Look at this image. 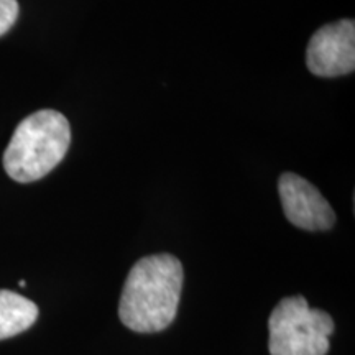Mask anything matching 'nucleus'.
Listing matches in <instances>:
<instances>
[{"label": "nucleus", "mask_w": 355, "mask_h": 355, "mask_svg": "<svg viewBox=\"0 0 355 355\" xmlns=\"http://www.w3.org/2000/svg\"><path fill=\"white\" fill-rule=\"evenodd\" d=\"M183 279V265L175 255L140 259L128 273L119 303L123 326L141 334L166 329L176 318Z\"/></svg>", "instance_id": "obj_1"}, {"label": "nucleus", "mask_w": 355, "mask_h": 355, "mask_svg": "<svg viewBox=\"0 0 355 355\" xmlns=\"http://www.w3.org/2000/svg\"><path fill=\"white\" fill-rule=\"evenodd\" d=\"M71 145L68 119L44 109L25 117L3 152V170L17 183H33L63 162Z\"/></svg>", "instance_id": "obj_2"}, {"label": "nucleus", "mask_w": 355, "mask_h": 355, "mask_svg": "<svg viewBox=\"0 0 355 355\" xmlns=\"http://www.w3.org/2000/svg\"><path fill=\"white\" fill-rule=\"evenodd\" d=\"M20 7L17 0H0V37L10 32L19 19Z\"/></svg>", "instance_id": "obj_7"}, {"label": "nucleus", "mask_w": 355, "mask_h": 355, "mask_svg": "<svg viewBox=\"0 0 355 355\" xmlns=\"http://www.w3.org/2000/svg\"><path fill=\"white\" fill-rule=\"evenodd\" d=\"M278 193L286 219L298 229L316 232L334 227V209L308 180L295 173H283L278 180Z\"/></svg>", "instance_id": "obj_5"}, {"label": "nucleus", "mask_w": 355, "mask_h": 355, "mask_svg": "<svg viewBox=\"0 0 355 355\" xmlns=\"http://www.w3.org/2000/svg\"><path fill=\"white\" fill-rule=\"evenodd\" d=\"M306 66L314 76L337 78L355 69V24L344 19L314 32L306 50Z\"/></svg>", "instance_id": "obj_4"}, {"label": "nucleus", "mask_w": 355, "mask_h": 355, "mask_svg": "<svg viewBox=\"0 0 355 355\" xmlns=\"http://www.w3.org/2000/svg\"><path fill=\"white\" fill-rule=\"evenodd\" d=\"M38 306L10 290H0V340L8 339L33 326Z\"/></svg>", "instance_id": "obj_6"}, {"label": "nucleus", "mask_w": 355, "mask_h": 355, "mask_svg": "<svg viewBox=\"0 0 355 355\" xmlns=\"http://www.w3.org/2000/svg\"><path fill=\"white\" fill-rule=\"evenodd\" d=\"M272 355H326L334 321L326 311L309 308L303 296H288L268 319Z\"/></svg>", "instance_id": "obj_3"}]
</instances>
